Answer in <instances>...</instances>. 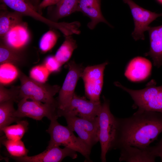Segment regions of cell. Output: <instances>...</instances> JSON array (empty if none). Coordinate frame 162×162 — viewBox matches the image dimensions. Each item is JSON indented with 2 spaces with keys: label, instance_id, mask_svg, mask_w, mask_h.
<instances>
[{
  "label": "cell",
  "instance_id": "6da1fadb",
  "mask_svg": "<svg viewBox=\"0 0 162 162\" xmlns=\"http://www.w3.org/2000/svg\"><path fill=\"white\" fill-rule=\"evenodd\" d=\"M115 149L128 146L146 148L162 132V113L138 110L128 118H118Z\"/></svg>",
  "mask_w": 162,
  "mask_h": 162
},
{
  "label": "cell",
  "instance_id": "7a4b0ae2",
  "mask_svg": "<svg viewBox=\"0 0 162 162\" xmlns=\"http://www.w3.org/2000/svg\"><path fill=\"white\" fill-rule=\"evenodd\" d=\"M104 102L98 116L99 128V140L101 152L100 159L106 161L107 153L115 149L117 133L118 118L111 113L110 101L103 97Z\"/></svg>",
  "mask_w": 162,
  "mask_h": 162
},
{
  "label": "cell",
  "instance_id": "3957f363",
  "mask_svg": "<svg viewBox=\"0 0 162 162\" xmlns=\"http://www.w3.org/2000/svg\"><path fill=\"white\" fill-rule=\"evenodd\" d=\"M46 131L50 137L47 147L62 146L80 153L85 157L86 161H91L90 155L92 148L79 137H76L68 126H63L57 119H54L50 121Z\"/></svg>",
  "mask_w": 162,
  "mask_h": 162
},
{
  "label": "cell",
  "instance_id": "277c9868",
  "mask_svg": "<svg viewBox=\"0 0 162 162\" xmlns=\"http://www.w3.org/2000/svg\"><path fill=\"white\" fill-rule=\"evenodd\" d=\"M155 80L152 79L142 89H129L118 82L115 85L128 92L134 101V109L138 110L156 112L162 113V85L156 86Z\"/></svg>",
  "mask_w": 162,
  "mask_h": 162
},
{
  "label": "cell",
  "instance_id": "5b68a950",
  "mask_svg": "<svg viewBox=\"0 0 162 162\" xmlns=\"http://www.w3.org/2000/svg\"><path fill=\"white\" fill-rule=\"evenodd\" d=\"M18 77L20 82V100L25 98L57 105V100L54 96L59 92L60 88L59 86L38 82L27 76L20 70Z\"/></svg>",
  "mask_w": 162,
  "mask_h": 162
},
{
  "label": "cell",
  "instance_id": "8992f818",
  "mask_svg": "<svg viewBox=\"0 0 162 162\" xmlns=\"http://www.w3.org/2000/svg\"><path fill=\"white\" fill-rule=\"evenodd\" d=\"M23 98L18 103L15 116L18 118L26 117L37 121L41 120L44 117L50 121L57 119L58 107L57 105L44 103Z\"/></svg>",
  "mask_w": 162,
  "mask_h": 162
},
{
  "label": "cell",
  "instance_id": "52a82bcc",
  "mask_svg": "<svg viewBox=\"0 0 162 162\" xmlns=\"http://www.w3.org/2000/svg\"><path fill=\"white\" fill-rule=\"evenodd\" d=\"M67 126L91 148L99 141V128L98 116L89 119L76 116H66Z\"/></svg>",
  "mask_w": 162,
  "mask_h": 162
},
{
  "label": "cell",
  "instance_id": "ba28073f",
  "mask_svg": "<svg viewBox=\"0 0 162 162\" xmlns=\"http://www.w3.org/2000/svg\"><path fill=\"white\" fill-rule=\"evenodd\" d=\"M100 102L87 100L75 93L69 104L63 109L58 110V117L66 116H76L89 119L97 117L101 108Z\"/></svg>",
  "mask_w": 162,
  "mask_h": 162
},
{
  "label": "cell",
  "instance_id": "9c48e42d",
  "mask_svg": "<svg viewBox=\"0 0 162 162\" xmlns=\"http://www.w3.org/2000/svg\"><path fill=\"white\" fill-rule=\"evenodd\" d=\"M107 62L84 68L81 77L84 85L85 94L89 100L100 102V96L103 84L104 72Z\"/></svg>",
  "mask_w": 162,
  "mask_h": 162
},
{
  "label": "cell",
  "instance_id": "30bf717a",
  "mask_svg": "<svg viewBox=\"0 0 162 162\" xmlns=\"http://www.w3.org/2000/svg\"><path fill=\"white\" fill-rule=\"evenodd\" d=\"M129 7L134 20V28L131 33L134 40L145 39V32L147 31L149 24L158 17L162 16V13L158 14L146 9L133 0H122Z\"/></svg>",
  "mask_w": 162,
  "mask_h": 162
},
{
  "label": "cell",
  "instance_id": "8fae6325",
  "mask_svg": "<svg viewBox=\"0 0 162 162\" xmlns=\"http://www.w3.org/2000/svg\"><path fill=\"white\" fill-rule=\"evenodd\" d=\"M67 67L68 71L56 100L58 110L63 109L70 101L75 93L77 81L84 68L82 64H77L74 60L68 62Z\"/></svg>",
  "mask_w": 162,
  "mask_h": 162
},
{
  "label": "cell",
  "instance_id": "7c38bea8",
  "mask_svg": "<svg viewBox=\"0 0 162 162\" xmlns=\"http://www.w3.org/2000/svg\"><path fill=\"white\" fill-rule=\"evenodd\" d=\"M76 152L67 147L62 148L59 146H54L47 147L42 153L34 156L12 158L16 161L20 162H60L67 157L76 158Z\"/></svg>",
  "mask_w": 162,
  "mask_h": 162
},
{
  "label": "cell",
  "instance_id": "4fadbf2b",
  "mask_svg": "<svg viewBox=\"0 0 162 162\" xmlns=\"http://www.w3.org/2000/svg\"><path fill=\"white\" fill-rule=\"evenodd\" d=\"M152 64L147 59L137 56L132 59L128 63L124 75L130 81L137 82L147 79L151 74Z\"/></svg>",
  "mask_w": 162,
  "mask_h": 162
},
{
  "label": "cell",
  "instance_id": "5bb4252c",
  "mask_svg": "<svg viewBox=\"0 0 162 162\" xmlns=\"http://www.w3.org/2000/svg\"><path fill=\"white\" fill-rule=\"evenodd\" d=\"M120 150L119 161L127 162H153L157 157L153 146L141 148L131 146H125Z\"/></svg>",
  "mask_w": 162,
  "mask_h": 162
},
{
  "label": "cell",
  "instance_id": "9a60e30c",
  "mask_svg": "<svg viewBox=\"0 0 162 162\" xmlns=\"http://www.w3.org/2000/svg\"><path fill=\"white\" fill-rule=\"evenodd\" d=\"M30 39L27 24L22 22L12 28L1 40L10 47L20 50L28 44Z\"/></svg>",
  "mask_w": 162,
  "mask_h": 162
},
{
  "label": "cell",
  "instance_id": "2e32d148",
  "mask_svg": "<svg viewBox=\"0 0 162 162\" xmlns=\"http://www.w3.org/2000/svg\"><path fill=\"white\" fill-rule=\"evenodd\" d=\"M101 0H80L76 11H80L88 16L91 21L88 26L93 29L100 22H103L111 26L103 16L101 10Z\"/></svg>",
  "mask_w": 162,
  "mask_h": 162
},
{
  "label": "cell",
  "instance_id": "e0dca14e",
  "mask_svg": "<svg viewBox=\"0 0 162 162\" xmlns=\"http://www.w3.org/2000/svg\"><path fill=\"white\" fill-rule=\"evenodd\" d=\"M147 31L149 38L150 49L144 55L151 58L154 66L159 68L162 65V25L154 27L149 26Z\"/></svg>",
  "mask_w": 162,
  "mask_h": 162
},
{
  "label": "cell",
  "instance_id": "ac0fdd59",
  "mask_svg": "<svg viewBox=\"0 0 162 162\" xmlns=\"http://www.w3.org/2000/svg\"><path fill=\"white\" fill-rule=\"evenodd\" d=\"M6 6L23 16H29L49 26L52 22L42 16L30 1L28 0H0Z\"/></svg>",
  "mask_w": 162,
  "mask_h": 162
},
{
  "label": "cell",
  "instance_id": "d6986e66",
  "mask_svg": "<svg viewBox=\"0 0 162 162\" xmlns=\"http://www.w3.org/2000/svg\"><path fill=\"white\" fill-rule=\"evenodd\" d=\"M3 4L0 6V37L3 38L12 28L22 22V14L14 11L10 12Z\"/></svg>",
  "mask_w": 162,
  "mask_h": 162
},
{
  "label": "cell",
  "instance_id": "ffe728a7",
  "mask_svg": "<svg viewBox=\"0 0 162 162\" xmlns=\"http://www.w3.org/2000/svg\"><path fill=\"white\" fill-rule=\"evenodd\" d=\"M20 50L8 46L1 40L0 45V63H10L19 65L24 62V57Z\"/></svg>",
  "mask_w": 162,
  "mask_h": 162
},
{
  "label": "cell",
  "instance_id": "44dd1931",
  "mask_svg": "<svg viewBox=\"0 0 162 162\" xmlns=\"http://www.w3.org/2000/svg\"><path fill=\"white\" fill-rule=\"evenodd\" d=\"M79 0H61L54 7L52 19L57 20L76 11Z\"/></svg>",
  "mask_w": 162,
  "mask_h": 162
},
{
  "label": "cell",
  "instance_id": "7402d4cb",
  "mask_svg": "<svg viewBox=\"0 0 162 162\" xmlns=\"http://www.w3.org/2000/svg\"><path fill=\"white\" fill-rule=\"evenodd\" d=\"M16 124L6 126L0 130L1 134L4 133L7 139L14 140H21L27 132L28 123L27 120H19Z\"/></svg>",
  "mask_w": 162,
  "mask_h": 162
},
{
  "label": "cell",
  "instance_id": "603a6c76",
  "mask_svg": "<svg viewBox=\"0 0 162 162\" xmlns=\"http://www.w3.org/2000/svg\"><path fill=\"white\" fill-rule=\"evenodd\" d=\"M14 102L8 101L0 103V130L20 119L15 116Z\"/></svg>",
  "mask_w": 162,
  "mask_h": 162
},
{
  "label": "cell",
  "instance_id": "cb8c5ba5",
  "mask_svg": "<svg viewBox=\"0 0 162 162\" xmlns=\"http://www.w3.org/2000/svg\"><path fill=\"white\" fill-rule=\"evenodd\" d=\"M66 36L64 41L54 56L62 65L68 61L77 47L75 40L70 35Z\"/></svg>",
  "mask_w": 162,
  "mask_h": 162
},
{
  "label": "cell",
  "instance_id": "d4e9b609",
  "mask_svg": "<svg viewBox=\"0 0 162 162\" xmlns=\"http://www.w3.org/2000/svg\"><path fill=\"white\" fill-rule=\"evenodd\" d=\"M1 142L12 157H20L27 155L28 150L21 140H14L6 137L1 138Z\"/></svg>",
  "mask_w": 162,
  "mask_h": 162
},
{
  "label": "cell",
  "instance_id": "484cf974",
  "mask_svg": "<svg viewBox=\"0 0 162 162\" xmlns=\"http://www.w3.org/2000/svg\"><path fill=\"white\" fill-rule=\"evenodd\" d=\"M19 71L16 65L12 63H5L0 64V84H8L13 82L19 76Z\"/></svg>",
  "mask_w": 162,
  "mask_h": 162
},
{
  "label": "cell",
  "instance_id": "4316f807",
  "mask_svg": "<svg viewBox=\"0 0 162 162\" xmlns=\"http://www.w3.org/2000/svg\"><path fill=\"white\" fill-rule=\"evenodd\" d=\"M20 86L13 87L10 89L4 87L3 85H0V103L8 101L18 102Z\"/></svg>",
  "mask_w": 162,
  "mask_h": 162
},
{
  "label": "cell",
  "instance_id": "83f0119b",
  "mask_svg": "<svg viewBox=\"0 0 162 162\" xmlns=\"http://www.w3.org/2000/svg\"><path fill=\"white\" fill-rule=\"evenodd\" d=\"M57 39V35L55 32L52 30L49 31L42 36L40 40V49L42 52H47L55 46Z\"/></svg>",
  "mask_w": 162,
  "mask_h": 162
},
{
  "label": "cell",
  "instance_id": "f1b7e54d",
  "mask_svg": "<svg viewBox=\"0 0 162 162\" xmlns=\"http://www.w3.org/2000/svg\"><path fill=\"white\" fill-rule=\"evenodd\" d=\"M50 72L44 65H39L33 68L30 72V78L40 83H45Z\"/></svg>",
  "mask_w": 162,
  "mask_h": 162
},
{
  "label": "cell",
  "instance_id": "f546056e",
  "mask_svg": "<svg viewBox=\"0 0 162 162\" xmlns=\"http://www.w3.org/2000/svg\"><path fill=\"white\" fill-rule=\"evenodd\" d=\"M51 73L58 71L62 66L55 56H49L46 58L44 62V65Z\"/></svg>",
  "mask_w": 162,
  "mask_h": 162
},
{
  "label": "cell",
  "instance_id": "4dcf8cb0",
  "mask_svg": "<svg viewBox=\"0 0 162 162\" xmlns=\"http://www.w3.org/2000/svg\"><path fill=\"white\" fill-rule=\"evenodd\" d=\"M61 0H43L40 2L38 7V11L40 14L42 9L47 7L56 5Z\"/></svg>",
  "mask_w": 162,
  "mask_h": 162
},
{
  "label": "cell",
  "instance_id": "1f68e13d",
  "mask_svg": "<svg viewBox=\"0 0 162 162\" xmlns=\"http://www.w3.org/2000/svg\"><path fill=\"white\" fill-rule=\"evenodd\" d=\"M153 146L157 157H160L161 161L162 162V136L161 139L158 143Z\"/></svg>",
  "mask_w": 162,
  "mask_h": 162
},
{
  "label": "cell",
  "instance_id": "d6a6232c",
  "mask_svg": "<svg viewBox=\"0 0 162 162\" xmlns=\"http://www.w3.org/2000/svg\"><path fill=\"white\" fill-rule=\"evenodd\" d=\"M30 1L32 4L38 10V5L40 3V0H30Z\"/></svg>",
  "mask_w": 162,
  "mask_h": 162
},
{
  "label": "cell",
  "instance_id": "836d02e7",
  "mask_svg": "<svg viewBox=\"0 0 162 162\" xmlns=\"http://www.w3.org/2000/svg\"><path fill=\"white\" fill-rule=\"evenodd\" d=\"M157 1L160 4H162V0H157Z\"/></svg>",
  "mask_w": 162,
  "mask_h": 162
},
{
  "label": "cell",
  "instance_id": "e575fe53",
  "mask_svg": "<svg viewBox=\"0 0 162 162\" xmlns=\"http://www.w3.org/2000/svg\"><path fill=\"white\" fill-rule=\"evenodd\" d=\"M28 0V1H30V0Z\"/></svg>",
  "mask_w": 162,
  "mask_h": 162
}]
</instances>
